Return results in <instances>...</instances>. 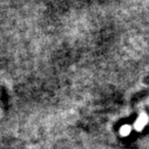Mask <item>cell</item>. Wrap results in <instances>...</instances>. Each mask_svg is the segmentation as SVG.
<instances>
[{
  "instance_id": "cell-1",
  "label": "cell",
  "mask_w": 149,
  "mask_h": 149,
  "mask_svg": "<svg viewBox=\"0 0 149 149\" xmlns=\"http://www.w3.org/2000/svg\"><path fill=\"white\" fill-rule=\"evenodd\" d=\"M147 123H148V116H147V114L143 113V114L138 117V119L135 122V124H134V128H135L136 130L140 132V130H143V129L145 128V126L147 125Z\"/></svg>"
},
{
  "instance_id": "cell-2",
  "label": "cell",
  "mask_w": 149,
  "mask_h": 149,
  "mask_svg": "<svg viewBox=\"0 0 149 149\" xmlns=\"http://www.w3.org/2000/svg\"><path fill=\"white\" fill-rule=\"evenodd\" d=\"M132 132V126H129V125H124L120 127V135L122 136H128L129 134Z\"/></svg>"
}]
</instances>
